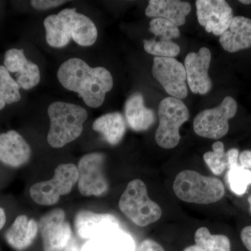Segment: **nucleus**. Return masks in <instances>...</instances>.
I'll return each mask as SVG.
<instances>
[{
	"label": "nucleus",
	"mask_w": 251,
	"mask_h": 251,
	"mask_svg": "<svg viewBox=\"0 0 251 251\" xmlns=\"http://www.w3.org/2000/svg\"><path fill=\"white\" fill-rule=\"evenodd\" d=\"M64 88L75 92L91 108H99L113 87L111 74L103 67H90L79 58L68 59L57 72Z\"/></svg>",
	"instance_id": "1"
},
{
	"label": "nucleus",
	"mask_w": 251,
	"mask_h": 251,
	"mask_svg": "<svg viewBox=\"0 0 251 251\" xmlns=\"http://www.w3.org/2000/svg\"><path fill=\"white\" fill-rule=\"evenodd\" d=\"M46 39L51 47H65L73 39L81 46H90L96 42L98 31L95 24L75 9H65L44 20Z\"/></svg>",
	"instance_id": "2"
},
{
	"label": "nucleus",
	"mask_w": 251,
	"mask_h": 251,
	"mask_svg": "<svg viewBox=\"0 0 251 251\" xmlns=\"http://www.w3.org/2000/svg\"><path fill=\"white\" fill-rule=\"evenodd\" d=\"M48 113L50 118L48 143L54 148H62L79 138L88 117L87 110L82 107L61 101L51 103Z\"/></svg>",
	"instance_id": "3"
},
{
	"label": "nucleus",
	"mask_w": 251,
	"mask_h": 251,
	"mask_svg": "<svg viewBox=\"0 0 251 251\" xmlns=\"http://www.w3.org/2000/svg\"><path fill=\"white\" fill-rule=\"evenodd\" d=\"M173 190L181 201L199 204L218 202L225 195L224 185L221 180L189 170L178 173Z\"/></svg>",
	"instance_id": "4"
},
{
	"label": "nucleus",
	"mask_w": 251,
	"mask_h": 251,
	"mask_svg": "<svg viewBox=\"0 0 251 251\" xmlns=\"http://www.w3.org/2000/svg\"><path fill=\"white\" fill-rule=\"evenodd\" d=\"M119 207L130 221L145 227L161 219L162 209L148 196V188L141 179L132 180L122 193Z\"/></svg>",
	"instance_id": "5"
},
{
	"label": "nucleus",
	"mask_w": 251,
	"mask_h": 251,
	"mask_svg": "<svg viewBox=\"0 0 251 251\" xmlns=\"http://www.w3.org/2000/svg\"><path fill=\"white\" fill-rule=\"evenodd\" d=\"M159 125L155 140L157 145L163 149L177 146L181 136L179 129L189 119V111L181 99L167 97L161 100L158 109Z\"/></svg>",
	"instance_id": "6"
},
{
	"label": "nucleus",
	"mask_w": 251,
	"mask_h": 251,
	"mask_svg": "<svg viewBox=\"0 0 251 251\" xmlns=\"http://www.w3.org/2000/svg\"><path fill=\"white\" fill-rule=\"evenodd\" d=\"M78 181L77 166L73 163L59 165L52 179L36 183L31 186L29 194L36 204L53 205L60 196L69 194Z\"/></svg>",
	"instance_id": "7"
},
{
	"label": "nucleus",
	"mask_w": 251,
	"mask_h": 251,
	"mask_svg": "<svg viewBox=\"0 0 251 251\" xmlns=\"http://www.w3.org/2000/svg\"><path fill=\"white\" fill-rule=\"evenodd\" d=\"M237 111V103L232 97H227L219 106L202 110L193 121V129L199 136L218 140L229 131V120Z\"/></svg>",
	"instance_id": "8"
},
{
	"label": "nucleus",
	"mask_w": 251,
	"mask_h": 251,
	"mask_svg": "<svg viewBox=\"0 0 251 251\" xmlns=\"http://www.w3.org/2000/svg\"><path fill=\"white\" fill-rule=\"evenodd\" d=\"M105 156L91 153L82 157L77 165L78 190L84 196H100L107 192L108 183L104 174Z\"/></svg>",
	"instance_id": "9"
},
{
	"label": "nucleus",
	"mask_w": 251,
	"mask_h": 251,
	"mask_svg": "<svg viewBox=\"0 0 251 251\" xmlns=\"http://www.w3.org/2000/svg\"><path fill=\"white\" fill-rule=\"evenodd\" d=\"M152 74L172 97L179 99L187 97L186 69L176 59L155 57Z\"/></svg>",
	"instance_id": "10"
},
{
	"label": "nucleus",
	"mask_w": 251,
	"mask_h": 251,
	"mask_svg": "<svg viewBox=\"0 0 251 251\" xmlns=\"http://www.w3.org/2000/svg\"><path fill=\"white\" fill-rule=\"evenodd\" d=\"M44 251H62L72 237L70 225L61 209L49 211L39 221Z\"/></svg>",
	"instance_id": "11"
},
{
	"label": "nucleus",
	"mask_w": 251,
	"mask_h": 251,
	"mask_svg": "<svg viewBox=\"0 0 251 251\" xmlns=\"http://www.w3.org/2000/svg\"><path fill=\"white\" fill-rule=\"evenodd\" d=\"M198 22L206 31L221 36L227 30L233 18L232 9L224 0H197Z\"/></svg>",
	"instance_id": "12"
},
{
	"label": "nucleus",
	"mask_w": 251,
	"mask_h": 251,
	"mask_svg": "<svg viewBox=\"0 0 251 251\" xmlns=\"http://www.w3.org/2000/svg\"><path fill=\"white\" fill-rule=\"evenodd\" d=\"M211 60L210 50L205 47L186 56L184 67L188 84L193 93L204 95L211 90L212 82L208 74Z\"/></svg>",
	"instance_id": "13"
},
{
	"label": "nucleus",
	"mask_w": 251,
	"mask_h": 251,
	"mask_svg": "<svg viewBox=\"0 0 251 251\" xmlns=\"http://www.w3.org/2000/svg\"><path fill=\"white\" fill-rule=\"evenodd\" d=\"M74 225L79 237L96 242H99L112 229L120 227L115 216L90 211H79L75 216Z\"/></svg>",
	"instance_id": "14"
},
{
	"label": "nucleus",
	"mask_w": 251,
	"mask_h": 251,
	"mask_svg": "<svg viewBox=\"0 0 251 251\" xmlns=\"http://www.w3.org/2000/svg\"><path fill=\"white\" fill-rule=\"evenodd\" d=\"M4 64L8 72L16 74V82L24 90H30L40 82L39 67L26 58L22 49H12L6 51Z\"/></svg>",
	"instance_id": "15"
},
{
	"label": "nucleus",
	"mask_w": 251,
	"mask_h": 251,
	"mask_svg": "<svg viewBox=\"0 0 251 251\" xmlns=\"http://www.w3.org/2000/svg\"><path fill=\"white\" fill-rule=\"evenodd\" d=\"M29 144L16 130L0 134V161L18 168L27 163L31 156Z\"/></svg>",
	"instance_id": "16"
},
{
	"label": "nucleus",
	"mask_w": 251,
	"mask_h": 251,
	"mask_svg": "<svg viewBox=\"0 0 251 251\" xmlns=\"http://www.w3.org/2000/svg\"><path fill=\"white\" fill-rule=\"evenodd\" d=\"M225 50L236 52L251 47V19L244 16L232 18L227 30L219 38Z\"/></svg>",
	"instance_id": "17"
},
{
	"label": "nucleus",
	"mask_w": 251,
	"mask_h": 251,
	"mask_svg": "<svg viewBox=\"0 0 251 251\" xmlns=\"http://www.w3.org/2000/svg\"><path fill=\"white\" fill-rule=\"evenodd\" d=\"M191 11V4L179 0H150L145 14L150 18H164L176 27L186 23V18Z\"/></svg>",
	"instance_id": "18"
},
{
	"label": "nucleus",
	"mask_w": 251,
	"mask_h": 251,
	"mask_svg": "<svg viewBox=\"0 0 251 251\" xmlns=\"http://www.w3.org/2000/svg\"><path fill=\"white\" fill-rule=\"evenodd\" d=\"M38 231L39 225L35 220L18 216L6 232V242L16 250H25L34 242Z\"/></svg>",
	"instance_id": "19"
},
{
	"label": "nucleus",
	"mask_w": 251,
	"mask_h": 251,
	"mask_svg": "<svg viewBox=\"0 0 251 251\" xmlns=\"http://www.w3.org/2000/svg\"><path fill=\"white\" fill-rule=\"evenodd\" d=\"M126 120L128 126L135 131L147 130L155 122V114L145 107L142 94H133L126 100L125 106Z\"/></svg>",
	"instance_id": "20"
},
{
	"label": "nucleus",
	"mask_w": 251,
	"mask_h": 251,
	"mask_svg": "<svg viewBox=\"0 0 251 251\" xmlns=\"http://www.w3.org/2000/svg\"><path fill=\"white\" fill-rule=\"evenodd\" d=\"M92 128L101 133L110 145H116L125 136L126 124L125 117L120 112H111L97 119Z\"/></svg>",
	"instance_id": "21"
},
{
	"label": "nucleus",
	"mask_w": 251,
	"mask_h": 251,
	"mask_svg": "<svg viewBox=\"0 0 251 251\" xmlns=\"http://www.w3.org/2000/svg\"><path fill=\"white\" fill-rule=\"evenodd\" d=\"M230 241L224 234H211L209 229L200 227L195 233V244L183 251H230Z\"/></svg>",
	"instance_id": "22"
},
{
	"label": "nucleus",
	"mask_w": 251,
	"mask_h": 251,
	"mask_svg": "<svg viewBox=\"0 0 251 251\" xmlns=\"http://www.w3.org/2000/svg\"><path fill=\"white\" fill-rule=\"evenodd\" d=\"M97 242L104 251H135L134 239L120 227L112 229Z\"/></svg>",
	"instance_id": "23"
},
{
	"label": "nucleus",
	"mask_w": 251,
	"mask_h": 251,
	"mask_svg": "<svg viewBox=\"0 0 251 251\" xmlns=\"http://www.w3.org/2000/svg\"><path fill=\"white\" fill-rule=\"evenodd\" d=\"M19 85L4 66H0V110L6 106L19 101L21 99Z\"/></svg>",
	"instance_id": "24"
},
{
	"label": "nucleus",
	"mask_w": 251,
	"mask_h": 251,
	"mask_svg": "<svg viewBox=\"0 0 251 251\" xmlns=\"http://www.w3.org/2000/svg\"><path fill=\"white\" fill-rule=\"evenodd\" d=\"M227 181L231 191L238 196H242L251 184V171L240 166L239 163L229 166Z\"/></svg>",
	"instance_id": "25"
},
{
	"label": "nucleus",
	"mask_w": 251,
	"mask_h": 251,
	"mask_svg": "<svg viewBox=\"0 0 251 251\" xmlns=\"http://www.w3.org/2000/svg\"><path fill=\"white\" fill-rule=\"evenodd\" d=\"M212 150L204 153L203 158L211 171L214 175H220L228 168L227 152H225L224 143L221 141L213 144Z\"/></svg>",
	"instance_id": "26"
},
{
	"label": "nucleus",
	"mask_w": 251,
	"mask_h": 251,
	"mask_svg": "<svg viewBox=\"0 0 251 251\" xmlns=\"http://www.w3.org/2000/svg\"><path fill=\"white\" fill-rule=\"evenodd\" d=\"M144 49L149 54L158 57L174 58L180 52V47L172 41H157L155 39L144 41Z\"/></svg>",
	"instance_id": "27"
},
{
	"label": "nucleus",
	"mask_w": 251,
	"mask_h": 251,
	"mask_svg": "<svg viewBox=\"0 0 251 251\" xmlns=\"http://www.w3.org/2000/svg\"><path fill=\"white\" fill-rule=\"evenodd\" d=\"M150 30L161 41H172L180 36L179 28L164 18H153L150 23Z\"/></svg>",
	"instance_id": "28"
},
{
	"label": "nucleus",
	"mask_w": 251,
	"mask_h": 251,
	"mask_svg": "<svg viewBox=\"0 0 251 251\" xmlns=\"http://www.w3.org/2000/svg\"><path fill=\"white\" fill-rule=\"evenodd\" d=\"M65 2L66 1L62 0H33L31 1V4L34 9L44 10L57 7Z\"/></svg>",
	"instance_id": "29"
},
{
	"label": "nucleus",
	"mask_w": 251,
	"mask_h": 251,
	"mask_svg": "<svg viewBox=\"0 0 251 251\" xmlns=\"http://www.w3.org/2000/svg\"><path fill=\"white\" fill-rule=\"evenodd\" d=\"M136 251H166L163 247L152 239H145L141 242Z\"/></svg>",
	"instance_id": "30"
},
{
	"label": "nucleus",
	"mask_w": 251,
	"mask_h": 251,
	"mask_svg": "<svg viewBox=\"0 0 251 251\" xmlns=\"http://www.w3.org/2000/svg\"><path fill=\"white\" fill-rule=\"evenodd\" d=\"M239 164L243 168L251 171V151L244 150L239 155Z\"/></svg>",
	"instance_id": "31"
},
{
	"label": "nucleus",
	"mask_w": 251,
	"mask_h": 251,
	"mask_svg": "<svg viewBox=\"0 0 251 251\" xmlns=\"http://www.w3.org/2000/svg\"><path fill=\"white\" fill-rule=\"evenodd\" d=\"M241 239L249 251H251V226H247L241 232Z\"/></svg>",
	"instance_id": "32"
},
{
	"label": "nucleus",
	"mask_w": 251,
	"mask_h": 251,
	"mask_svg": "<svg viewBox=\"0 0 251 251\" xmlns=\"http://www.w3.org/2000/svg\"><path fill=\"white\" fill-rule=\"evenodd\" d=\"M80 251H104L103 248L96 241H87Z\"/></svg>",
	"instance_id": "33"
},
{
	"label": "nucleus",
	"mask_w": 251,
	"mask_h": 251,
	"mask_svg": "<svg viewBox=\"0 0 251 251\" xmlns=\"http://www.w3.org/2000/svg\"><path fill=\"white\" fill-rule=\"evenodd\" d=\"M79 246L77 241L74 238H72L68 242L67 246L63 249L62 251H80Z\"/></svg>",
	"instance_id": "34"
},
{
	"label": "nucleus",
	"mask_w": 251,
	"mask_h": 251,
	"mask_svg": "<svg viewBox=\"0 0 251 251\" xmlns=\"http://www.w3.org/2000/svg\"><path fill=\"white\" fill-rule=\"evenodd\" d=\"M6 220V214H5L4 209L0 207V229H2V227H4Z\"/></svg>",
	"instance_id": "35"
},
{
	"label": "nucleus",
	"mask_w": 251,
	"mask_h": 251,
	"mask_svg": "<svg viewBox=\"0 0 251 251\" xmlns=\"http://www.w3.org/2000/svg\"><path fill=\"white\" fill-rule=\"evenodd\" d=\"M248 202L249 203V212H250L251 215V194L248 198Z\"/></svg>",
	"instance_id": "36"
},
{
	"label": "nucleus",
	"mask_w": 251,
	"mask_h": 251,
	"mask_svg": "<svg viewBox=\"0 0 251 251\" xmlns=\"http://www.w3.org/2000/svg\"><path fill=\"white\" fill-rule=\"evenodd\" d=\"M241 3L244 4H251V0H241Z\"/></svg>",
	"instance_id": "37"
}]
</instances>
